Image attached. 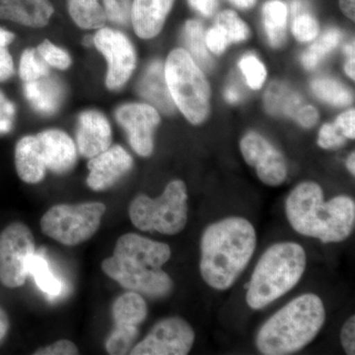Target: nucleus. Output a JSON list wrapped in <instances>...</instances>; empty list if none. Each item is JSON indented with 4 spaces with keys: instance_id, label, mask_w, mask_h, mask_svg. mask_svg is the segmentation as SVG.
I'll use <instances>...</instances> for the list:
<instances>
[{
    "instance_id": "1",
    "label": "nucleus",
    "mask_w": 355,
    "mask_h": 355,
    "mask_svg": "<svg viewBox=\"0 0 355 355\" xmlns=\"http://www.w3.org/2000/svg\"><path fill=\"white\" fill-rule=\"evenodd\" d=\"M171 254L165 243L128 233L119 238L113 256L102 261V270L128 291L163 298L174 286L170 275L162 270Z\"/></svg>"
},
{
    "instance_id": "2",
    "label": "nucleus",
    "mask_w": 355,
    "mask_h": 355,
    "mask_svg": "<svg viewBox=\"0 0 355 355\" xmlns=\"http://www.w3.org/2000/svg\"><path fill=\"white\" fill-rule=\"evenodd\" d=\"M256 245L254 226L242 217H228L209 225L200 240L203 280L217 291L230 288L251 261Z\"/></svg>"
},
{
    "instance_id": "3",
    "label": "nucleus",
    "mask_w": 355,
    "mask_h": 355,
    "mask_svg": "<svg viewBox=\"0 0 355 355\" xmlns=\"http://www.w3.org/2000/svg\"><path fill=\"white\" fill-rule=\"evenodd\" d=\"M286 211L296 232L323 243L342 242L354 231V200L338 196L324 202L323 190L314 182L299 184L291 191Z\"/></svg>"
},
{
    "instance_id": "4",
    "label": "nucleus",
    "mask_w": 355,
    "mask_h": 355,
    "mask_svg": "<svg viewBox=\"0 0 355 355\" xmlns=\"http://www.w3.org/2000/svg\"><path fill=\"white\" fill-rule=\"evenodd\" d=\"M326 320L323 301L307 293L293 299L263 324L257 336V347L266 355H286L304 349Z\"/></svg>"
},
{
    "instance_id": "5",
    "label": "nucleus",
    "mask_w": 355,
    "mask_h": 355,
    "mask_svg": "<svg viewBox=\"0 0 355 355\" xmlns=\"http://www.w3.org/2000/svg\"><path fill=\"white\" fill-rule=\"evenodd\" d=\"M305 268V250L297 243H277L268 248L252 275L248 305L254 310L270 305L298 284Z\"/></svg>"
},
{
    "instance_id": "6",
    "label": "nucleus",
    "mask_w": 355,
    "mask_h": 355,
    "mask_svg": "<svg viewBox=\"0 0 355 355\" xmlns=\"http://www.w3.org/2000/svg\"><path fill=\"white\" fill-rule=\"evenodd\" d=\"M165 78L173 102L193 125L209 116L210 88L190 53L175 49L164 65Z\"/></svg>"
},
{
    "instance_id": "7",
    "label": "nucleus",
    "mask_w": 355,
    "mask_h": 355,
    "mask_svg": "<svg viewBox=\"0 0 355 355\" xmlns=\"http://www.w3.org/2000/svg\"><path fill=\"white\" fill-rule=\"evenodd\" d=\"M128 214L133 225L140 231H156L165 235L179 234L188 221L186 184L181 180L170 182L157 198L137 196L130 202Z\"/></svg>"
},
{
    "instance_id": "8",
    "label": "nucleus",
    "mask_w": 355,
    "mask_h": 355,
    "mask_svg": "<svg viewBox=\"0 0 355 355\" xmlns=\"http://www.w3.org/2000/svg\"><path fill=\"white\" fill-rule=\"evenodd\" d=\"M105 212L106 205L102 202L57 205L42 217L41 229L60 244L78 246L97 233Z\"/></svg>"
},
{
    "instance_id": "9",
    "label": "nucleus",
    "mask_w": 355,
    "mask_h": 355,
    "mask_svg": "<svg viewBox=\"0 0 355 355\" xmlns=\"http://www.w3.org/2000/svg\"><path fill=\"white\" fill-rule=\"evenodd\" d=\"M35 254L32 231L21 222L9 224L0 233V282L8 288H17L29 277L28 265Z\"/></svg>"
},
{
    "instance_id": "10",
    "label": "nucleus",
    "mask_w": 355,
    "mask_h": 355,
    "mask_svg": "<svg viewBox=\"0 0 355 355\" xmlns=\"http://www.w3.org/2000/svg\"><path fill=\"white\" fill-rule=\"evenodd\" d=\"M195 331L183 318H166L132 347V355H186L195 343Z\"/></svg>"
},
{
    "instance_id": "11",
    "label": "nucleus",
    "mask_w": 355,
    "mask_h": 355,
    "mask_svg": "<svg viewBox=\"0 0 355 355\" xmlns=\"http://www.w3.org/2000/svg\"><path fill=\"white\" fill-rule=\"evenodd\" d=\"M93 44L108 62L106 85L110 90L120 89L128 83L137 64L135 48L123 33L101 28L93 37Z\"/></svg>"
},
{
    "instance_id": "12",
    "label": "nucleus",
    "mask_w": 355,
    "mask_h": 355,
    "mask_svg": "<svg viewBox=\"0 0 355 355\" xmlns=\"http://www.w3.org/2000/svg\"><path fill=\"white\" fill-rule=\"evenodd\" d=\"M240 149L247 164L256 169L258 177L263 184L277 187L286 181V159L260 133H247L240 142Z\"/></svg>"
},
{
    "instance_id": "13",
    "label": "nucleus",
    "mask_w": 355,
    "mask_h": 355,
    "mask_svg": "<svg viewBox=\"0 0 355 355\" xmlns=\"http://www.w3.org/2000/svg\"><path fill=\"white\" fill-rule=\"evenodd\" d=\"M116 118L128 133L133 150L142 157L150 156L154 148V132L161 121L157 109L150 105L130 103L116 110Z\"/></svg>"
},
{
    "instance_id": "14",
    "label": "nucleus",
    "mask_w": 355,
    "mask_h": 355,
    "mask_svg": "<svg viewBox=\"0 0 355 355\" xmlns=\"http://www.w3.org/2000/svg\"><path fill=\"white\" fill-rule=\"evenodd\" d=\"M132 165L133 159L123 147L110 146L89 160V188L96 191L108 190L130 171Z\"/></svg>"
},
{
    "instance_id": "15",
    "label": "nucleus",
    "mask_w": 355,
    "mask_h": 355,
    "mask_svg": "<svg viewBox=\"0 0 355 355\" xmlns=\"http://www.w3.org/2000/svg\"><path fill=\"white\" fill-rule=\"evenodd\" d=\"M36 139L46 170L55 174H64L76 165V144L67 133L60 130H48L38 133Z\"/></svg>"
},
{
    "instance_id": "16",
    "label": "nucleus",
    "mask_w": 355,
    "mask_h": 355,
    "mask_svg": "<svg viewBox=\"0 0 355 355\" xmlns=\"http://www.w3.org/2000/svg\"><path fill=\"white\" fill-rule=\"evenodd\" d=\"M77 146L85 158H93L112 146V128L108 119L98 111H86L79 116Z\"/></svg>"
},
{
    "instance_id": "17",
    "label": "nucleus",
    "mask_w": 355,
    "mask_h": 355,
    "mask_svg": "<svg viewBox=\"0 0 355 355\" xmlns=\"http://www.w3.org/2000/svg\"><path fill=\"white\" fill-rule=\"evenodd\" d=\"M175 0H133L130 19L135 34L141 39L157 36L165 24Z\"/></svg>"
},
{
    "instance_id": "18",
    "label": "nucleus",
    "mask_w": 355,
    "mask_h": 355,
    "mask_svg": "<svg viewBox=\"0 0 355 355\" xmlns=\"http://www.w3.org/2000/svg\"><path fill=\"white\" fill-rule=\"evenodd\" d=\"M53 6L49 0H0V19L32 28L48 24Z\"/></svg>"
},
{
    "instance_id": "19",
    "label": "nucleus",
    "mask_w": 355,
    "mask_h": 355,
    "mask_svg": "<svg viewBox=\"0 0 355 355\" xmlns=\"http://www.w3.org/2000/svg\"><path fill=\"white\" fill-rule=\"evenodd\" d=\"M15 167L18 176L27 184H39L46 176V167L40 153L36 135H27L15 147Z\"/></svg>"
},
{
    "instance_id": "20",
    "label": "nucleus",
    "mask_w": 355,
    "mask_h": 355,
    "mask_svg": "<svg viewBox=\"0 0 355 355\" xmlns=\"http://www.w3.org/2000/svg\"><path fill=\"white\" fill-rule=\"evenodd\" d=\"M139 92L153 105L154 108L165 114L174 112L175 104L166 83L164 65L159 60L147 67L139 83Z\"/></svg>"
},
{
    "instance_id": "21",
    "label": "nucleus",
    "mask_w": 355,
    "mask_h": 355,
    "mask_svg": "<svg viewBox=\"0 0 355 355\" xmlns=\"http://www.w3.org/2000/svg\"><path fill=\"white\" fill-rule=\"evenodd\" d=\"M24 91L33 108L44 114L55 113L64 98L60 84L55 79L49 78L48 76L26 83Z\"/></svg>"
},
{
    "instance_id": "22",
    "label": "nucleus",
    "mask_w": 355,
    "mask_h": 355,
    "mask_svg": "<svg viewBox=\"0 0 355 355\" xmlns=\"http://www.w3.org/2000/svg\"><path fill=\"white\" fill-rule=\"evenodd\" d=\"M112 313L116 326L139 327L146 319L148 309L141 294L128 291L116 299Z\"/></svg>"
},
{
    "instance_id": "23",
    "label": "nucleus",
    "mask_w": 355,
    "mask_h": 355,
    "mask_svg": "<svg viewBox=\"0 0 355 355\" xmlns=\"http://www.w3.org/2000/svg\"><path fill=\"white\" fill-rule=\"evenodd\" d=\"M263 25L268 41L275 48H279L286 39L288 10L284 2L272 0L263 6Z\"/></svg>"
},
{
    "instance_id": "24",
    "label": "nucleus",
    "mask_w": 355,
    "mask_h": 355,
    "mask_svg": "<svg viewBox=\"0 0 355 355\" xmlns=\"http://www.w3.org/2000/svg\"><path fill=\"white\" fill-rule=\"evenodd\" d=\"M69 11L78 27L93 29L106 20L105 9L98 0H69Z\"/></svg>"
},
{
    "instance_id": "25",
    "label": "nucleus",
    "mask_w": 355,
    "mask_h": 355,
    "mask_svg": "<svg viewBox=\"0 0 355 355\" xmlns=\"http://www.w3.org/2000/svg\"><path fill=\"white\" fill-rule=\"evenodd\" d=\"M28 273L34 277L35 282L42 291L51 296H58L62 291V284L53 275L48 261L41 254H34L28 265Z\"/></svg>"
},
{
    "instance_id": "26",
    "label": "nucleus",
    "mask_w": 355,
    "mask_h": 355,
    "mask_svg": "<svg viewBox=\"0 0 355 355\" xmlns=\"http://www.w3.org/2000/svg\"><path fill=\"white\" fill-rule=\"evenodd\" d=\"M311 87L317 97L333 106H347L354 100L349 89L335 79L327 77L315 79Z\"/></svg>"
},
{
    "instance_id": "27",
    "label": "nucleus",
    "mask_w": 355,
    "mask_h": 355,
    "mask_svg": "<svg viewBox=\"0 0 355 355\" xmlns=\"http://www.w3.org/2000/svg\"><path fill=\"white\" fill-rule=\"evenodd\" d=\"M184 39L195 62L202 64L205 69H209L212 62L207 53L202 25L198 21L190 20L186 23Z\"/></svg>"
},
{
    "instance_id": "28",
    "label": "nucleus",
    "mask_w": 355,
    "mask_h": 355,
    "mask_svg": "<svg viewBox=\"0 0 355 355\" xmlns=\"http://www.w3.org/2000/svg\"><path fill=\"white\" fill-rule=\"evenodd\" d=\"M342 34L338 30L330 29L324 32L317 42L310 46L302 55V64L305 69H314L319 62L331 51L335 50L340 41Z\"/></svg>"
},
{
    "instance_id": "29",
    "label": "nucleus",
    "mask_w": 355,
    "mask_h": 355,
    "mask_svg": "<svg viewBox=\"0 0 355 355\" xmlns=\"http://www.w3.org/2000/svg\"><path fill=\"white\" fill-rule=\"evenodd\" d=\"M139 335L137 327L116 326L106 342L109 354H128Z\"/></svg>"
},
{
    "instance_id": "30",
    "label": "nucleus",
    "mask_w": 355,
    "mask_h": 355,
    "mask_svg": "<svg viewBox=\"0 0 355 355\" xmlns=\"http://www.w3.org/2000/svg\"><path fill=\"white\" fill-rule=\"evenodd\" d=\"M49 69L46 62H42L36 51L27 49L22 53L20 60L19 74L24 83H31L42 77L48 76Z\"/></svg>"
},
{
    "instance_id": "31",
    "label": "nucleus",
    "mask_w": 355,
    "mask_h": 355,
    "mask_svg": "<svg viewBox=\"0 0 355 355\" xmlns=\"http://www.w3.org/2000/svg\"><path fill=\"white\" fill-rule=\"evenodd\" d=\"M217 26L226 32L231 43L246 41L250 35L246 23L240 19L237 14L232 10H225L219 14Z\"/></svg>"
},
{
    "instance_id": "32",
    "label": "nucleus",
    "mask_w": 355,
    "mask_h": 355,
    "mask_svg": "<svg viewBox=\"0 0 355 355\" xmlns=\"http://www.w3.org/2000/svg\"><path fill=\"white\" fill-rule=\"evenodd\" d=\"M239 67L246 77L248 85L254 90H258L266 78V70L265 65L261 64L258 58L253 55H245L240 60Z\"/></svg>"
},
{
    "instance_id": "33",
    "label": "nucleus",
    "mask_w": 355,
    "mask_h": 355,
    "mask_svg": "<svg viewBox=\"0 0 355 355\" xmlns=\"http://www.w3.org/2000/svg\"><path fill=\"white\" fill-rule=\"evenodd\" d=\"M291 92L286 84L279 81L270 84L265 95L266 111L272 114H284V107Z\"/></svg>"
},
{
    "instance_id": "34",
    "label": "nucleus",
    "mask_w": 355,
    "mask_h": 355,
    "mask_svg": "<svg viewBox=\"0 0 355 355\" xmlns=\"http://www.w3.org/2000/svg\"><path fill=\"white\" fill-rule=\"evenodd\" d=\"M38 51L44 62L55 69L64 70L69 69L71 64V58L69 53L55 46L51 42L44 41L39 44Z\"/></svg>"
},
{
    "instance_id": "35",
    "label": "nucleus",
    "mask_w": 355,
    "mask_h": 355,
    "mask_svg": "<svg viewBox=\"0 0 355 355\" xmlns=\"http://www.w3.org/2000/svg\"><path fill=\"white\" fill-rule=\"evenodd\" d=\"M292 32L299 42L313 41L319 34V24L313 16L308 13L298 14L292 25Z\"/></svg>"
},
{
    "instance_id": "36",
    "label": "nucleus",
    "mask_w": 355,
    "mask_h": 355,
    "mask_svg": "<svg viewBox=\"0 0 355 355\" xmlns=\"http://www.w3.org/2000/svg\"><path fill=\"white\" fill-rule=\"evenodd\" d=\"M107 19L116 24L127 25L130 19V0H104Z\"/></svg>"
},
{
    "instance_id": "37",
    "label": "nucleus",
    "mask_w": 355,
    "mask_h": 355,
    "mask_svg": "<svg viewBox=\"0 0 355 355\" xmlns=\"http://www.w3.org/2000/svg\"><path fill=\"white\" fill-rule=\"evenodd\" d=\"M345 144V137L335 123H326L320 130L318 144L324 149L338 148Z\"/></svg>"
},
{
    "instance_id": "38",
    "label": "nucleus",
    "mask_w": 355,
    "mask_h": 355,
    "mask_svg": "<svg viewBox=\"0 0 355 355\" xmlns=\"http://www.w3.org/2000/svg\"><path fill=\"white\" fill-rule=\"evenodd\" d=\"M205 43L212 53L220 55L227 48L228 44H231V41L226 32L219 26H216L207 33L205 36Z\"/></svg>"
},
{
    "instance_id": "39",
    "label": "nucleus",
    "mask_w": 355,
    "mask_h": 355,
    "mask_svg": "<svg viewBox=\"0 0 355 355\" xmlns=\"http://www.w3.org/2000/svg\"><path fill=\"white\" fill-rule=\"evenodd\" d=\"M15 106L0 92V135L10 132L15 118Z\"/></svg>"
},
{
    "instance_id": "40",
    "label": "nucleus",
    "mask_w": 355,
    "mask_h": 355,
    "mask_svg": "<svg viewBox=\"0 0 355 355\" xmlns=\"http://www.w3.org/2000/svg\"><path fill=\"white\" fill-rule=\"evenodd\" d=\"M79 354L76 343L67 340H60L48 347H41L34 352L35 355H76Z\"/></svg>"
},
{
    "instance_id": "41",
    "label": "nucleus",
    "mask_w": 355,
    "mask_h": 355,
    "mask_svg": "<svg viewBox=\"0 0 355 355\" xmlns=\"http://www.w3.org/2000/svg\"><path fill=\"white\" fill-rule=\"evenodd\" d=\"M340 340L345 352L349 355L355 354V317L352 316L345 322L340 331Z\"/></svg>"
},
{
    "instance_id": "42",
    "label": "nucleus",
    "mask_w": 355,
    "mask_h": 355,
    "mask_svg": "<svg viewBox=\"0 0 355 355\" xmlns=\"http://www.w3.org/2000/svg\"><path fill=\"white\" fill-rule=\"evenodd\" d=\"M335 125L340 130L345 139H354L355 137V113L354 110H349L338 116Z\"/></svg>"
},
{
    "instance_id": "43",
    "label": "nucleus",
    "mask_w": 355,
    "mask_h": 355,
    "mask_svg": "<svg viewBox=\"0 0 355 355\" xmlns=\"http://www.w3.org/2000/svg\"><path fill=\"white\" fill-rule=\"evenodd\" d=\"M7 46L8 44L0 43V83L8 80L14 74L13 58Z\"/></svg>"
},
{
    "instance_id": "44",
    "label": "nucleus",
    "mask_w": 355,
    "mask_h": 355,
    "mask_svg": "<svg viewBox=\"0 0 355 355\" xmlns=\"http://www.w3.org/2000/svg\"><path fill=\"white\" fill-rule=\"evenodd\" d=\"M294 120L297 121L302 127L310 128L316 125L319 120V113L314 107L310 106V105H303L299 109Z\"/></svg>"
},
{
    "instance_id": "45",
    "label": "nucleus",
    "mask_w": 355,
    "mask_h": 355,
    "mask_svg": "<svg viewBox=\"0 0 355 355\" xmlns=\"http://www.w3.org/2000/svg\"><path fill=\"white\" fill-rule=\"evenodd\" d=\"M191 6L203 16H211L216 11L217 0H189Z\"/></svg>"
},
{
    "instance_id": "46",
    "label": "nucleus",
    "mask_w": 355,
    "mask_h": 355,
    "mask_svg": "<svg viewBox=\"0 0 355 355\" xmlns=\"http://www.w3.org/2000/svg\"><path fill=\"white\" fill-rule=\"evenodd\" d=\"M9 318L7 316L6 311L0 308V343L6 338L9 330Z\"/></svg>"
},
{
    "instance_id": "47",
    "label": "nucleus",
    "mask_w": 355,
    "mask_h": 355,
    "mask_svg": "<svg viewBox=\"0 0 355 355\" xmlns=\"http://www.w3.org/2000/svg\"><path fill=\"white\" fill-rule=\"evenodd\" d=\"M354 2L355 0H340V9L352 20L355 16Z\"/></svg>"
},
{
    "instance_id": "48",
    "label": "nucleus",
    "mask_w": 355,
    "mask_h": 355,
    "mask_svg": "<svg viewBox=\"0 0 355 355\" xmlns=\"http://www.w3.org/2000/svg\"><path fill=\"white\" fill-rule=\"evenodd\" d=\"M225 98L228 102H238L240 100L239 91H238L235 87H228L225 90Z\"/></svg>"
},
{
    "instance_id": "49",
    "label": "nucleus",
    "mask_w": 355,
    "mask_h": 355,
    "mask_svg": "<svg viewBox=\"0 0 355 355\" xmlns=\"http://www.w3.org/2000/svg\"><path fill=\"white\" fill-rule=\"evenodd\" d=\"M15 39V35L12 32L7 31V30L0 28V43L10 44Z\"/></svg>"
},
{
    "instance_id": "50",
    "label": "nucleus",
    "mask_w": 355,
    "mask_h": 355,
    "mask_svg": "<svg viewBox=\"0 0 355 355\" xmlns=\"http://www.w3.org/2000/svg\"><path fill=\"white\" fill-rule=\"evenodd\" d=\"M345 70L347 76L354 80V55H349V60L345 64Z\"/></svg>"
},
{
    "instance_id": "51",
    "label": "nucleus",
    "mask_w": 355,
    "mask_h": 355,
    "mask_svg": "<svg viewBox=\"0 0 355 355\" xmlns=\"http://www.w3.org/2000/svg\"><path fill=\"white\" fill-rule=\"evenodd\" d=\"M234 6L242 9L251 8L256 3L257 0H230Z\"/></svg>"
},
{
    "instance_id": "52",
    "label": "nucleus",
    "mask_w": 355,
    "mask_h": 355,
    "mask_svg": "<svg viewBox=\"0 0 355 355\" xmlns=\"http://www.w3.org/2000/svg\"><path fill=\"white\" fill-rule=\"evenodd\" d=\"M347 167L352 175L355 174V154L352 153L347 158Z\"/></svg>"
},
{
    "instance_id": "53",
    "label": "nucleus",
    "mask_w": 355,
    "mask_h": 355,
    "mask_svg": "<svg viewBox=\"0 0 355 355\" xmlns=\"http://www.w3.org/2000/svg\"><path fill=\"white\" fill-rule=\"evenodd\" d=\"M84 44H87V46L90 44H93V39L90 38V37H86L85 40H84Z\"/></svg>"
}]
</instances>
